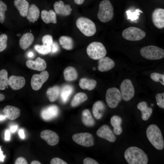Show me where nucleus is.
Segmentation results:
<instances>
[{"label": "nucleus", "mask_w": 164, "mask_h": 164, "mask_svg": "<svg viewBox=\"0 0 164 164\" xmlns=\"http://www.w3.org/2000/svg\"><path fill=\"white\" fill-rule=\"evenodd\" d=\"M124 157L129 164H147L148 162L146 154L142 149L135 146L127 148L125 152Z\"/></svg>", "instance_id": "f257e3e1"}, {"label": "nucleus", "mask_w": 164, "mask_h": 164, "mask_svg": "<svg viewBox=\"0 0 164 164\" xmlns=\"http://www.w3.org/2000/svg\"><path fill=\"white\" fill-rule=\"evenodd\" d=\"M146 134L148 139L156 149L162 150L164 147V141L161 131L158 126L151 124L148 127Z\"/></svg>", "instance_id": "f03ea898"}, {"label": "nucleus", "mask_w": 164, "mask_h": 164, "mask_svg": "<svg viewBox=\"0 0 164 164\" xmlns=\"http://www.w3.org/2000/svg\"><path fill=\"white\" fill-rule=\"evenodd\" d=\"M114 8L109 0H103L99 4L97 16L102 22H107L111 20L114 16Z\"/></svg>", "instance_id": "7ed1b4c3"}, {"label": "nucleus", "mask_w": 164, "mask_h": 164, "mask_svg": "<svg viewBox=\"0 0 164 164\" xmlns=\"http://www.w3.org/2000/svg\"><path fill=\"white\" fill-rule=\"evenodd\" d=\"M76 25L81 32L86 36H93L96 32L95 24L87 18L83 17L79 18L76 21Z\"/></svg>", "instance_id": "20e7f679"}, {"label": "nucleus", "mask_w": 164, "mask_h": 164, "mask_svg": "<svg viewBox=\"0 0 164 164\" xmlns=\"http://www.w3.org/2000/svg\"><path fill=\"white\" fill-rule=\"evenodd\" d=\"M141 56L149 60H155L164 57V50L159 47L153 45L148 46L142 48L140 50Z\"/></svg>", "instance_id": "39448f33"}, {"label": "nucleus", "mask_w": 164, "mask_h": 164, "mask_svg": "<svg viewBox=\"0 0 164 164\" xmlns=\"http://www.w3.org/2000/svg\"><path fill=\"white\" fill-rule=\"evenodd\" d=\"M87 53L88 56L94 60H99L105 56L106 50L101 43L94 42L91 43L87 48Z\"/></svg>", "instance_id": "423d86ee"}, {"label": "nucleus", "mask_w": 164, "mask_h": 164, "mask_svg": "<svg viewBox=\"0 0 164 164\" xmlns=\"http://www.w3.org/2000/svg\"><path fill=\"white\" fill-rule=\"evenodd\" d=\"M105 97L108 106L111 108L116 107L122 99L121 92L115 87L110 88L107 90Z\"/></svg>", "instance_id": "0eeeda50"}, {"label": "nucleus", "mask_w": 164, "mask_h": 164, "mask_svg": "<svg viewBox=\"0 0 164 164\" xmlns=\"http://www.w3.org/2000/svg\"><path fill=\"white\" fill-rule=\"evenodd\" d=\"M146 35L145 32L140 28L130 27L124 29L122 33L123 37L131 41H137L143 39Z\"/></svg>", "instance_id": "6e6552de"}, {"label": "nucleus", "mask_w": 164, "mask_h": 164, "mask_svg": "<svg viewBox=\"0 0 164 164\" xmlns=\"http://www.w3.org/2000/svg\"><path fill=\"white\" fill-rule=\"evenodd\" d=\"M120 90L122 98L125 101H130L134 96V88L129 79H126L122 81L120 85Z\"/></svg>", "instance_id": "1a4fd4ad"}, {"label": "nucleus", "mask_w": 164, "mask_h": 164, "mask_svg": "<svg viewBox=\"0 0 164 164\" xmlns=\"http://www.w3.org/2000/svg\"><path fill=\"white\" fill-rule=\"evenodd\" d=\"M72 139L77 144L86 147L94 145V139L91 134L87 132L77 133L72 136Z\"/></svg>", "instance_id": "9d476101"}, {"label": "nucleus", "mask_w": 164, "mask_h": 164, "mask_svg": "<svg viewBox=\"0 0 164 164\" xmlns=\"http://www.w3.org/2000/svg\"><path fill=\"white\" fill-rule=\"evenodd\" d=\"M49 77V73L46 70L41 72L39 74L33 75L31 80L32 89L35 91L40 89L43 84L48 80Z\"/></svg>", "instance_id": "9b49d317"}, {"label": "nucleus", "mask_w": 164, "mask_h": 164, "mask_svg": "<svg viewBox=\"0 0 164 164\" xmlns=\"http://www.w3.org/2000/svg\"><path fill=\"white\" fill-rule=\"evenodd\" d=\"M40 137L49 145L54 146L59 142V138L56 133L49 130L43 131L40 133Z\"/></svg>", "instance_id": "f8f14e48"}, {"label": "nucleus", "mask_w": 164, "mask_h": 164, "mask_svg": "<svg viewBox=\"0 0 164 164\" xmlns=\"http://www.w3.org/2000/svg\"><path fill=\"white\" fill-rule=\"evenodd\" d=\"M96 134L98 137L111 142H114L116 140V137L110 128L106 125L101 126L97 131Z\"/></svg>", "instance_id": "ddd939ff"}, {"label": "nucleus", "mask_w": 164, "mask_h": 164, "mask_svg": "<svg viewBox=\"0 0 164 164\" xmlns=\"http://www.w3.org/2000/svg\"><path fill=\"white\" fill-rule=\"evenodd\" d=\"M153 23L157 28L161 29L164 27V9L157 8L153 12L152 14Z\"/></svg>", "instance_id": "4468645a"}, {"label": "nucleus", "mask_w": 164, "mask_h": 164, "mask_svg": "<svg viewBox=\"0 0 164 164\" xmlns=\"http://www.w3.org/2000/svg\"><path fill=\"white\" fill-rule=\"evenodd\" d=\"M27 67L29 69L38 71H43L46 67L45 60L40 57H38L35 60H27L26 62Z\"/></svg>", "instance_id": "2eb2a0df"}, {"label": "nucleus", "mask_w": 164, "mask_h": 164, "mask_svg": "<svg viewBox=\"0 0 164 164\" xmlns=\"http://www.w3.org/2000/svg\"><path fill=\"white\" fill-rule=\"evenodd\" d=\"M114 62L112 59L107 56H104L99 59L98 69L101 72H107L115 66Z\"/></svg>", "instance_id": "dca6fc26"}, {"label": "nucleus", "mask_w": 164, "mask_h": 164, "mask_svg": "<svg viewBox=\"0 0 164 164\" xmlns=\"http://www.w3.org/2000/svg\"><path fill=\"white\" fill-rule=\"evenodd\" d=\"M59 113L58 107L52 105L43 109L41 114L42 118L45 120H50L57 116Z\"/></svg>", "instance_id": "f3484780"}, {"label": "nucleus", "mask_w": 164, "mask_h": 164, "mask_svg": "<svg viewBox=\"0 0 164 164\" xmlns=\"http://www.w3.org/2000/svg\"><path fill=\"white\" fill-rule=\"evenodd\" d=\"M53 6L55 13L58 15H68L70 14L72 10L70 5H65L63 2L61 0L56 2Z\"/></svg>", "instance_id": "a211bd4d"}, {"label": "nucleus", "mask_w": 164, "mask_h": 164, "mask_svg": "<svg viewBox=\"0 0 164 164\" xmlns=\"http://www.w3.org/2000/svg\"><path fill=\"white\" fill-rule=\"evenodd\" d=\"M25 80L22 76H11L8 79L9 85L14 90H18L22 88L25 84Z\"/></svg>", "instance_id": "6ab92c4d"}, {"label": "nucleus", "mask_w": 164, "mask_h": 164, "mask_svg": "<svg viewBox=\"0 0 164 164\" xmlns=\"http://www.w3.org/2000/svg\"><path fill=\"white\" fill-rule=\"evenodd\" d=\"M6 118L10 120L18 118L20 114V110L18 108L12 106L7 105L3 110Z\"/></svg>", "instance_id": "aec40b11"}, {"label": "nucleus", "mask_w": 164, "mask_h": 164, "mask_svg": "<svg viewBox=\"0 0 164 164\" xmlns=\"http://www.w3.org/2000/svg\"><path fill=\"white\" fill-rule=\"evenodd\" d=\"M137 108L141 111L142 120L145 121L147 120L152 113V108L148 107L147 103L144 101L139 102L137 105Z\"/></svg>", "instance_id": "412c9836"}, {"label": "nucleus", "mask_w": 164, "mask_h": 164, "mask_svg": "<svg viewBox=\"0 0 164 164\" xmlns=\"http://www.w3.org/2000/svg\"><path fill=\"white\" fill-rule=\"evenodd\" d=\"M105 108V105L101 101L95 102L92 107V113L94 117L97 119H100L102 117Z\"/></svg>", "instance_id": "4be33fe9"}, {"label": "nucleus", "mask_w": 164, "mask_h": 164, "mask_svg": "<svg viewBox=\"0 0 164 164\" xmlns=\"http://www.w3.org/2000/svg\"><path fill=\"white\" fill-rule=\"evenodd\" d=\"M39 13V10L38 7L34 4H32L29 7L26 18L30 22L34 23L38 19Z\"/></svg>", "instance_id": "5701e85b"}, {"label": "nucleus", "mask_w": 164, "mask_h": 164, "mask_svg": "<svg viewBox=\"0 0 164 164\" xmlns=\"http://www.w3.org/2000/svg\"><path fill=\"white\" fill-rule=\"evenodd\" d=\"M34 40L33 34L30 32L24 34L20 38L19 44L20 47L25 50L32 44Z\"/></svg>", "instance_id": "b1692460"}, {"label": "nucleus", "mask_w": 164, "mask_h": 164, "mask_svg": "<svg viewBox=\"0 0 164 164\" xmlns=\"http://www.w3.org/2000/svg\"><path fill=\"white\" fill-rule=\"evenodd\" d=\"M14 5L21 16H26L29 7V3L26 0H15Z\"/></svg>", "instance_id": "393cba45"}, {"label": "nucleus", "mask_w": 164, "mask_h": 164, "mask_svg": "<svg viewBox=\"0 0 164 164\" xmlns=\"http://www.w3.org/2000/svg\"><path fill=\"white\" fill-rule=\"evenodd\" d=\"M41 17L43 21L46 24L51 22L54 24L56 23V13L52 10L49 11L45 10H42L41 12Z\"/></svg>", "instance_id": "a878e982"}, {"label": "nucleus", "mask_w": 164, "mask_h": 164, "mask_svg": "<svg viewBox=\"0 0 164 164\" xmlns=\"http://www.w3.org/2000/svg\"><path fill=\"white\" fill-rule=\"evenodd\" d=\"M122 121L121 118L117 115H114L111 118L110 123L113 127V132L117 135H120L122 132V130L121 126Z\"/></svg>", "instance_id": "bb28decb"}, {"label": "nucleus", "mask_w": 164, "mask_h": 164, "mask_svg": "<svg viewBox=\"0 0 164 164\" xmlns=\"http://www.w3.org/2000/svg\"><path fill=\"white\" fill-rule=\"evenodd\" d=\"M96 81L94 79H90L85 78H81L79 82V85L82 89L91 91L96 86Z\"/></svg>", "instance_id": "cd10ccee"}, {"label": "nucleus", "mask_w": 164, "mask_h": 164, "mask_svg": "<svg viewBox=\"0 0 164 164\" xmlns=\"http://www.w3.org/2000/svg\"><path fill=\"white\" fill-rule=\"evenodd\" d=\"M82 121L84 124L87 127L93 126L95 121L91 112L87 109L84 110L82 113Z\"/></svg>", "instance_id": "c85d7f7f"}, {"label": "nucleus", "mask_w": 164, "mask_h": 164, "mask_svg": "<svg viewBox=\"0 0 164 164\" xmlns=\"http://www.w3.org/2000/svg\"><path fill=\"white\" fill-rule=\"evenodd\" d=\"M63 75L65 80L67 81H72L77 78L78 74L76 69L72 67L66 68L63 71Z\"/></svg>", "instance_id": "c756f323"}, {"label": "nucleus", "mask_w": 164, "mask_h": 164, "mask_svg": "<svg viewBox=\"0 0 164 164\" xmlns=\"http://www.w3.org/2000/svg\"><path fill=\"white\" fill-rule=\"evenodd\" d=\"M87 95L85 93L79 92L76 94L72 100L70 105L73 107H75L83 103L87 99Z\"/></svg>", "instance_id": "7c9ffc66"}, {"label": "nucleus", "mask_w": 164, "mask_h": 164, "mask_svg": "<svg viewBox=\"0 0 164 164\" xmlns=\"http://www.w3.org/2000/svg\"><path fill=\"white\" fill-rule=\"evenodd\" d=\"M73 89L72 86L70 85H66L62 87L60 93V97L62 101L66 103L72 94Z\"/></svg>", "instance_id": "2f4dec72"}, {"label": "nucleus", "mask_w": 164, "mask_h": 164, "mask_svg": "<svg viewBox=\"0 0 164 164\" xmlns=\"http://www.w3.org/2000/svg\"><path fill=\"white\" fill-rule=\"evenodd\" d=\"M60 44L62 48L68 50H72L73 46V39L70 37L62 36L59 39Z\"/></svg>", "instance_id": "473e14b6"}, {"label": "nucleus", "mask_w": 164, "mask_h": 164, "mask_svg": "<svg viewBox=\"0 0 164 164\" xmlns=\"http://www.w3.org/2000/svg\"><path fill=\"white\" fill-rule=\"evenodd\" d=\"M60 93L59 87L55 86L48 89L46 95L49 100L51 102H53L57 99Z\"/></svg>", "instance_id": "72a5a7b5"}, {"label": "nucleus", "mask_w": 164, "mask_h": 164, "mask_svg": "<svg viewBox=\"0 0 164 164\" xmlns=\"http://www.w3.org/2000/svg\"><path fill=\"white\" fill-rule=\"evenodd\" d=\"M9 85L8 72L5 69L0 71V90H4Z\"/></svg>", "instance_id": "f704fd0d"}, {"label": "nucleus", "mask_w": 164, "mask_h": 164, "mask_svg": "<svg viewBox=\"0 0 164 164\" xmlns=\"http://www.w3.org/2000/svg\"><path fill=\"white\" fill-rule=\"evenodd\" d=\"M35 49L39 53L43 54H46L51 51V46L43 44L40 45L36 44L34 47Z\"/></svg>", "instance_id": "c9c22d12"}, {"label": "nucleus", "mask_w": 164, "mask_h": 164, "mask_svg": "<svg viewBox=\"0 0 164 164\" xmlns=\"http://www.w3.org/2000/svg\"><path fill=\"white\" fill-rule=\"evenodd\" d=\"M141 12L143 13V12L139 9H137L135 12H132L130 10H128L126 11V14L127 16V19H131L132 21L136 20L139 18V16Z\"/></svg>", "instance_id": "e433bc0d"}, {"label": "nucleus", "mask_w": 164, "mask_h": 164, "mask_svg": "<svg viewBox=\"0 0 164 164\" xmlns=\"http://www.w3.org/2000/svg\"><path fill=\"white\" fill-rule=\"evenodd\" d=\"M151 79L156 82H159L163 85H164V75L159 73L153 72L150 75Z\"/></svg>", "instance_id": "4c0bfd02"}, {"label": "nucleus", "mask_w": 164, "mask_h": 164, "mask_svg": "<svg viewBox=\"0 0 164 164\" xmlns=\"http://www.w3.org/2000/svg\"><path fill=\"white\" fill-rule=\"evenodd\" d=\"M7 5L0 0V22L3 23L5 19V12L7 10Z\"/></svg>", "instance_id": "58836bf2"}, {"label": "nucleus", "mask_w": 164, "mask_h": 164, "mask_svg": "<svg viewBox=\"0 0 164 164\" xmlns=\"http://www.w3.org/2000/svg\"><path fill=\"white\" fill-rule=\"evenodd\" d=\"M157 105L160 108H164V93L157 94L155 96Z\"/></svg>", "instance_id": "ea45409f"}, {"label": "nucleus", "mask_w": 164, "mask_h": 164, "mask_svg": "<svg viewBox=\"0 0 164 164\" xmlns=\"http://www.w3.org/2000/svg\"><path fill=\"white\" fill-rule=\"evenodd\" d=\"M7 39V36L6 34H3L0 36V52L2 51L6 48Z\"/></svg>", "instance_id": "a19ab883"}, {"label": "nucleus", "mask_w": 164, "mask_h": 164, "mask_svg": "<svg viewBox=\"0 0 164 164\" xmlns=\"http://www.w3.org/2000/svg\"><path fill=\"white\" fill-rule=\"evenodd\" d=\"M42 40L43 44L48 46H50L53 42L52 36L49 35L43 36Z\"/></svg>", "instance_id": "79ce46f5"}, {"label": "nucleus", "mask_w": 164, "mask_h": 164, "mask_svg": "<svg viewBox=\"0 0 164 164\" xmlns=\"http://www.w3.org/2000/svg\"><path fill=\"white\" fill-rule=\"evenodd\" d=\"M51 164H67V163L59 158H54L50 161Z\"/></svg>", "instance_id": "37998d69"}, {"label": "nucleus", "mask_w": 164, "mask_h": 164, "mask_svg": "<svg viewBox=\"0 0 164 164\" xmlns=\"http://www.w3.org/2000/svg\"><path fill=\"white\" fill-rule=\"evenodd\" d=\"M51 53H54L57 52L59 50V47L58 43L55 42H53L50 46Z\"/></svg>", "instance_id": "c03bdc74"}, {"label": "nucleus", "mask_w": 164, "mask_h": 164, "mask_svg": "<svg viewBox=\"0 0 164 164\" xmlns=\"http://www.w3.org/2000/svg\"><path fill=\"white\" fill-rule=\"evenodd\" d=\"M84 164H98L99 163L95 160L90 158H86L83 161Z\"/></svg>", "instance_id": "a18cd8bd"}, {"label": "nucleus", "mask_w": 164, "mask_h": 164, "mask_svg": "<svg viewBox=\"0 0 164 164\" xmlns=\"http://www.w3.org/2000/svg\"><path fill=\"white\" fill-rule=\"evenodd\" d=\"M15 164H27L28 162L24 158L20 157L17 158L14 163Z\"/></svg>", "instance_id": "49530a36"}, {"label": "nucleus", "mask_w": 164, "mask_h": 164, "mask_svg": "<svg viewBox=\"0 0 164 164\" xmlns=\"http://www.w3.org/2000/svg\"><path fill=\"white\" fill-rule=\"evenodd\" d=\"M5 139L6 141H9L10 139V132L9 130H6L5 133Z\"/></svg>", "instance_id": "de8ad7c7"}, {"label": "nucleus", "mask_w": 164, "mask_h": 164, "mask_svg": "<svg viewBox=\"0 0 164 164\" xmlns=\"http://www.w3.org/2000/svg\"><path fill=\"white\" fill-rule=\"evenodd\" d=\"M1 146H0V161L3 162L4 161V159L5 156L3 154V151L1 150Z\"/></svg>", "instance_id": "09e8293b"}, {"label": "nucleus", "mask_w": 164, "mask_h": 164, "mask_svg": "<svg viewBox=\"0 0 164 164\" xmlns=\"http://www.w3.org/2000/svg\"><path fill=\"white\" fill-rule=\"evenodd\" d=\"M18 133L19 136L21 138L24 139L25 138V134L24 132L22 129L19 130Z\"/></svg>", "instance_id": "8fccbe9b"}, {"label": "nucleus", "mask_w": 164, "mask_h": 164, "mask_svg": "<svg viewBox=\"0 0 164 164\" xmlns=\"http://www.w3.org/2000/svg\"><path fill=\"white\" fill-rule=\"evenodd\" d=\"M17 125H14L12 126L10 128V130L11 132L12 133L15 132L17 129Z\"/></svg>", "instance_id": "3c124183"}, {"label": "nucleus", "mask_w": 164, "mask_h": 164, "mask_svg": "<svg viewBox=\"0 0 164 164\" xmlns=\"http://www.w3.org/2000/svg\"><path fill=\"white\" fill-rule=\"evenodd\" d=\"M84 0H74V2L77 4L80 5L82 4Z\"/></svg>", "instance_id": "603ef678"}, {"label": "nucleus", "mask_w": 164, "mask_h": 164, "mask_svg": "<svg viewBox=\"0 0 164 164\" xmlns=\"http://www.w3.org/2000/svg\"><path fill=\"white\" fill-rule=\"evenodd\" d=\"M34 54L31 51H30L28 53L27 56L31 58L33 56Z\"/></svg>", "instance_id": "864d4df0"}, {"label": "nucleus", "mask_w": 164, "mask_h": 164, "mask_svg": "<svg viewBox=\"0 0 164 164\" xmlns=\"http://www.w3.org/2000/svg\"><path fill=\"white\" fill-rule=\"evenodd\" d=\"M5 98V96L4 94L0 93V101L3 100Z\"/></svg>", "instance_id": "5fc2aeb1"}, {"label": "nucleus", "mask_w": 164, "mask_h": 164, "mask_svg": "<svg viewBox=\"0 0 164 164\" xmlns=\"http://www.w3.org/2000/svg\"><path fill=\"white\" fill-rule=\"evenodd\" d=\"M31 164H41V163L39 161L36 160H34L32 161L31 163Z\"/></svg>", "instance_id": "6e6d98bb"}, {"label": "nucleus", "mask_w": 164, "mask_h": 164, "mask_svg": "<svg viewBox=\"0 0 164 164\" xmlns=\"http://www.w3.org/2000/svg\"><path fill=\"white\" fill-rule=\"evenodd\" d=\"M5 116L0 115V120H2L5 119L6 118Z\"/></svg>", "instance_id": "4d7b16f0"}, {"label": "nucleus", "mask_w": 164, "mask_h": 164, "mask_svg": "<svg viewBox=\"0 0 164 164\" xmlns=\"http://www.w3.org/2000/svg\"><path fill=\"white\" fill-rule=\"evenodd\" d=\"M93 70H96V68H95V67H93Z\"/></svg>", "instance_id": "13d9d810"}, {"label": "nucleus", "mask_w": 164, "mask_h": 164, "mask_svg": "<svg viewBox=\"0 0 164 164\" xmlns=\"http://www.w3.org/2000/svg\"><path fill=\"white\" fill-rule=\"evenodd\" d=\"M17 36H20V34H18L17 35Z\"/></svg>", "instance_id": "bf43d9fd"}]
</instances>
